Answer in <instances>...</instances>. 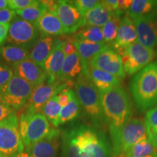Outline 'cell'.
I'll return each mask as SVG.
<instances>
[{
    "label": "cell",
    "instance_id": "obj_38",
    "mask_svg": "<svg viewBox=\"0 0 157 157\" xmlns=\"http://www.w3.org/2000/svg\"><path fill=\"white\" fill-rule=\"evenodd\" d=\"M16 17V12L8 7L0 10V24H10Z\"/></svg>",
    "mask_w": 157,
    "mask_h": 157
},
{
    "label": "cell",
    "instance_id": "obj_45",
    "mask_svg": "<svg viewBox=\"0 0 157 157\" xmlns=\"http://www.w3.org/2000/svg\"><path fill=\"white\" fill-rule=\"evenodd\" d=\"M10 157H31V156L29 153H27L25 151H23L22 152L17 153V154H15Z\"/></svg>",
    "mask_w": 157,
    "mask_h": 157
},
{
    "label": "cell",
    "instance_id": "obj_25",
    "mask_svg": "<svg viewBox=\"0 0 157 157\" xmlns=\"http://www.w3.org/2000/svg\"><path fill=\"white\" fill-rule=\"evenodd\" d=\"M113 14L101 4L84 15L86 25L103 27Z\"/></svg>",
    "mask_w": 157,
    "mask_h": 157
},
{
    "label": "cell",
    "instance_id": "obj_7",
    "mask_svg": "<svg viewBox=\"0 0 157 157\" xmlns=\"http://www.w3.org/2000/svg\"><path fill=\"white\" fill-rule=\"evenodd\" d=\"M25 151L16 113L0 122V157H10Z\"/></svg>",
    "mask_w": 157,
    "mask_h": 157
},
{
    "label": "cell",
    "instance_id": "obj_44",
    "mask_svg": "<svg viewBox=\"0 0 157 157\" xmlns=\"http://www.w3.org/2000/svg\"><path fill=\"white\" fill-rule=\"evenodd\" d=\"M148 138H149V140H151V142L152 143L153 146H154V148H155V149H156V153H157V132H155L151 137H148Z\"/></svg>",
    "mask_w": 157,
    "mask_h": 157
},
{
    "label": "cell",
    "instance_id": "obj_33",
    "mask_svg": "<svg viewBox=\"0 0 157 157\" xmlns=\"http://www.w3.org/2000/svg\"><path fill=\"white\" fill-rule=\"evenodd\" d=\"M144 121L148 137H151L157 132V104L147 111Z\"/></svg>",
    "mask_w": 157,
    "mask_h": 157
},
{
    "label": "cell",
    "instance_id": "obj_30",
    "mask_svg": "<svg viewBox=\"0 0 157 157\" xmlns=\"http://www.w3.org/2000/svg\"><path fill=\"white\" fill-rule=\"evenodd\" d=\"M157 154L156 149L148 137L141 139L133 146L126 154L119 157H146Z\"/></svg>",
    "mask_w": 157,
    "mask_h": 157
},
{
    "label": "cell",
    "instance_id": "obj_9",
    "mask_svg": "<svg viewBox=\"0 0 157 157\" xmlns=\"http://www.w3.org/2000/svg\"><path fill=\"white\" fill-rule=\"evenodd\" d=\"M34 89L31 84L14 74L5 86L0 87V101L18 111L25 106Z\"/></svg>",
    "mask_w": 157,
    "mask_h": 157
},
{
    "label": "cell",
    "instance_id": "obj_5",
    "mask_svg": "<svg viewBox=\"0 0 157 157\" xmlns=\"http://www.w3.org/2000/svg\"><path fill=\"white\" fill-rule=\"evenodd\" d=\"M109 131L113 157L125 154L135 143L148 137L145 121L141 119H130L119 128Z\"/></svg>",
    "mask_w": 157,
    "mask_h": 157
},
{
    "label": "cell",
    "instance_id": "obj_20",
    "mask_svg": "<svg viewBox=\"0 0 157 157\" xmlns=\"http://www.w3.org/2000/svg\"><path fill=\"white\" fill-rule=\"evenodd\" d=\"M88 76L101 94L119 87L121 83V78L93 67H90Z\"/></svg>",
    "mask_w": 157,
    "mask_h": 157
},
{
    "label": "cell",
    "instance_id": "obj_10",
    "mask_svg": "<svg viewBox=\"0 0 157 157\" xmlns=\"http://www.w3.org/2000/svg\"><path fill=\"white\" fill-rule=\"evenodd\" d=\"M39 36L36 25L17 16L10 24L6 42L30 51L38 40Z\"/></svg>",
    "mask_w": 157,
    "mask_h": 157
},
{
    "label": "cell",
    "instance_id": "obj_40",
    "mask_svg": "<svg viewBox=\"0 0 157 157\" xmlns=\"http://www.w3.org/2000/svg\"><path fill=\"white\" fill-rule=\"evenodd\" d=\"M63 51L66 56L77 52L73 39H66V40H63Z\"/></svg>",
    "mask_w": 157,
    "mask_h": 157
},
{
    "label": "cell",
    "instance_id": "obj_29",
    "mask_svg": "<svg viewBox=\"0 0 157 157\" xmlns=\"http://www.w3.org/2000/svg\"><path fill=\"white\" fill-rule=\"evenodd\" d=\"M74 41H87L93 43H105L104 41L103 31L101 27L85 25L82 27L74 35ZM106 44V43H105Z\"/></svg>",
    "mask_w": 157,
    "mask_h": 157
},
{
    "label": "cell",
    "instance_id": "obj_35",
    "mask_svg": "<svg viewBox=\"0 0 157 157\" xmlns=\"http://www.w3.org/2000/svg\"><path fill=\"white\" fill-rule=\"evenodd\" d=\"M14 75L12 68L0 59V87L5 86Z\"/></svg>",
    "mask_w": 157,
    "mask_h": 157
},
{
    "label": "cell",
    "instance_id": "obj_37",
    "mask_svg": "<svg viewBox=\"0 0 157 157\" xmlns=\"http://www.w3.org/2000/svg\"><path fill=\"white\" fill-rule=\"evenodd\" d=\"M35 0H7L8 8L14 11H19L32 5Z\"/></svg>",
    "mask_w": 157,
    "mask_h": 157
},
{
    "label": "cell",
    "instance_id": "obj_11",
    "mask_svg": "<svg viewBox=\"0 0 157 157\" xmlns=\"http://www.w3.org/2000/svg\"><path fill=\"white\" fill-rule=\"evenodd\" d=\"M72 84L74 82H63L60 79L52 81L48 77L42 84L34 87L24 108L35 113L41 112L43 106L55 95L65 88L71 87Z\"/></svg>",
    "mask_w": 157,
    "mask_h": 157
},
{
    "label": "cell",
    "instance_id": "obj_41",
    "mask_svg": "<svg viewBox=\"0 0 157 157\" xmlns=\"http://www.w3.org/2000/svg\"><path fill=\"white\" fill-rule=\"evenodd\" d=\"M101 4L112 14H118V0L101 1Z\"/></svg>",
    "mask_w": 157,
    "mask_h": 157
},
{
    "label": "cell",
    "instance_id": "obj_3",
    "mask_svg": "<svg viewBox=\"0 0 157 157\" xmlns=\"http://www.w3.org/2000/svg\"><path fill=\"white\" fill-rule=\"evenodd\" d=\"M130 93L137 109L144 112L157 104V62L137 73L130 82Z\"/></svg>",
    "mask_w": 157,
    "mask_h": 157
},
{
    "label": "cell",
    "instance_id": "obj_26",
    "mask_svg": "<svg viewBox=\"0 0 157 157\" xmlns=\"http://www.w3.org/2000/svg\"><path fill=\"white\" fill-rule=\"evenodd\" d=\"M156 12H157L156 0H134L126 13L134 21L138 17Z\"/></svg>",
    "mask_w": 157,
    "mask_h": 157
},
{
    "label": "cell",
    "instance_id": "obj_8",
    "mask_svg": "<svg viewBox=\"0 0 157 157\" xmlns=\"http://www.w3.org/2000/svg\"><path fill=\"white\" fill-rule=\"evenodd\" d=\"M121 56V61L125 74L135 75L151 63L156 57L155 51L136 42L118 52Z\"/></svg>",
    "mask_w": 157,
    "mask_h": 157
},
{
    "label": "cell",
    "instance_id": "obj_17",
    "mask_svg": "<svg viewBox=\"0 0 157 157\" xmlns=\"http://www.w3.org/2000/svg\"><path fill=\"white\" fill-rule=\"evenodd\" d=\"M137 41V34L135 21L128 15H124L121 19L117 37L112 42V46L116 51L119 52Z\"/></svg>",
    "mask_w": 157,
    "mask_h": 157
},
{
    "label": "cell",
    "instance_id": "obj_21",
    "mask_svg": "<svg viewBox=\"0 0 157 157\" xmlns=\"http://www.w3.org/2000/svg\"><path fill=\"white\" fill-rule=\"evenodd\" d=\"M74 42L82 63V66H83L82 73L88 76L92 61L95 57L103 50L106 44L105 43L98 44V43L90 42L87 41H74Z\"/></svg>",
    "mask_w": 157,
    "mask_h": 157
},
{
    "label": "cell",
    "instance_id": "obj_13",
    "mask_svg": "<svg viewBox=\"0 0 157 157\" xmlns=\"http://www.w3.org/2000/svg\"><path fill=\"white\" fill-rule=\"evenodd\" d=\"M90 67L103 70L120 78L125 77L121 56L107 44L95 57Z\"/></svg>",
    "mask_w": 157,
    "mask_h": 157
},
{
    "label": "cell",
    "instance_id": "obj_2",
    "mask_svg": "<svg viewBox=\"0 0 157 157\" xmlns=\"http://www.w3.org/2000/svg\"><path fill=\"white\" fill-rule=\"evenodd\" d=\"M101 98L103 117L109 124V130L119 128L132 119V104L123 86L101 93Z\"/></svg>",
    "mask_w": 157,
    "mask_h": 157
},
{
    "label": "cell",
    "instance_id": "obj_6",
    "mask_svg": "<svg viewBox=\"0 0 157 157\" xmlns=\"http://www.w3.org/2000/svg\"><path fill=\"white\" fill-rule=\"evenodd\" d=\"M19 129L25 151L48 135L52 127L42 113L24 108L20 116Z\"/></svg>",
    "mask_w": 157,
    "mask_h": 157
},
{
    "label": "cell",
    "instance_id": "obj_34",
    "mask_svg": "<svg viewBox=\"0 0 157 157\" xmlns=\"http://www.w3.org/2000/svg\"><path fill=\"white\" fill-rule=\"evenodd\" d=\"M73 2L80 13L82 15H84L88 11L91 10L96 6L101 4V1H98V0H76L73 1Z\"/></svg>",
    "mask_w": 157,
    "mask_h": 157
},
{
    "label": "cell",
    "instance_id": "obj_15",
    "mask_svg": "<svg viewBox=\"0 0 157 157\" xmlns=\"http://www.w3.org/2000/svg\"><path fill=\"white\" fill-rule=\"evenodd\" d=\"M60 142V132L54 127L42 140L28 150H25V151L29 153L31 157H58Z\"/></svg>",
    "mask_w": 157,
    "mask_h": 157
},
{
    "label": "cell",
    "instance_id": "obj_23",
    "mask_svg": "<svg viewBox=\"0 0 157 157\" xmlns=\"http://www.w3.org/2000/svg\"><path fill=\"white\" fill-rule=\"evenodd\" d=\"M83 71V66L78 52L66 56L59 79L63 82H74Z\"/></svg>",
    "mask_w": 157,
    "mask_h": 157
},
{
    "label": "cell",
    "instance_id": "obj_22",
    "mask_svg": "<svg viewBox=\"0 0 157 157\" xmlns=\"http://www.w3.org/2000/svg\"><path fill=\"white\" fill-rule=\"evenodd\" d=\"M56 39L53 36L41 34L38 40L30 50L29 58L43 68L44 64L54 48Z\"/></svg>",
    "mask_w": 157,
    "mask_h": 157
},
{
    "label": "cell",
    "instance_id": "obj_43",
    "mask_svg": "<svg viewBox=\"0 0 157 157\" xmlns=\"http://www.w3.org/2000/svg\"><path fill=\"white\" fill-rule=\"evenodd\" d=\"M10 24H0V47L2 46L3 43L7 39Z\"/></svg>",
    "mask_w": 157,
    "mask_h": 157
},
{
    "label": "cell",
    "instance_id": "obj_36",
    "mask_svg": "<svg viewBox=\"0 0 157 157\" xmlns=\"http://www.w3.org/2000/svg\"><path fill=\"white\" fill-rule=\"evenodd\" d=\"M74 90L71 87H66L59 92L58 93H57L58 101L61 107H64L68 105V103L71 101V95L74 93Z\"/></svg>",
    "mask_w": 157,
    "mask_h": 157
},
{
    "label": "cell",
    "instance_id": "obj_46",
    "mask_svg": "<svg viewBox=\"0 0 157 157\" xmlns=\"http://www.w3.org/2000/svg\"><path fill=\"white\" fill-rule=\"evenodd\" d=\"M8 7L7 0H0V10H3Z\"/></svg>",
    "mask_w": 157,
    "mask_h": 157
},
{
    "label": "cell",
    "instance_id": "obj_18",
    "mask_svg": "<svg viewBox=\"0 0 157 157\" xmlns=\"http://www.w3.org/2000/svg\"><path fill=\"white\" fill-rule=\"evenodd\" d=\"M65 58L66 55L63 51V40L56 39L54 48L43 67V69L48 74V78L52 81L59 79Z\"/></svg>",
    "mask_w": 157,
    "mask_h": 157
},
{
    "label": "cell",
    "instance_id": "obj_32",
    "mask_svg": "<svg viewBox=\"0 0 157 157\" xmlns=\"http://www.w3.org/2000/svg\"><path fill=\"white\" fill-rule=\"evenodd\" d=\"M121 19V16L119 14H113L105 25L102 27L104 41L105 43L113 42L115 40Z\"/></svg>",
    "mask_w": 157,
    "mask_h": 157
},
{
    "label": "cell",
    "instance_id": "obj_28",
    "mask_svg": "<svg viewBox=\"0 0 157 157\" xmlns=\"http://www.w3.org/2000/svg\"><path fill=\"white\" fill-rule=\"evenodd\" d=\"M48 10H49V7L44 1L35 0L32 5L29 6L26 8L22 10L16 11V15L27 22L35 24L41 16Z\"/></svg>",
    "mask_w": 157,
    "mask_h": 157
},
{
    "label": "cell",
    "instance_id": "obj_42",
    "mask_svg": "<svg viewBox=\"0 0 157 157\" xmlns=\"http://www.w3.org/2000/svg\"><path fill=\"white\" fill-rule=\"evenodd\" d=\"M132 0H118V14L121 15L127 13L132 5Z\"/></svg>",
    "mask_w": 157,
    "mask_h": 157
},
{
    "label": "cell",
    "instance_id": "obj_31",
    "mask_svg": "<svg viewBox=\"0 0 157 157\" xmlns=\"http://www.w3.org/2000/svg\"><path fill=\"white\" fill-rule=\"evenodd\" d=\"M61 109L62 107L58 101L56 94L43 106L41 113L46 117L50 124L55 127Z\"/></svg>",
    "mask_w": 157,
    "mask_h": 157
},
{
    "label": "cell",
    "instance_id": "obj_1",
    "mask_svg": "<svg viewBox=\"0 0 157 157\" xmlns=\"http://www.w3.org/2000/svg\"><path fill=\"white\" fill-rule=\"evenodd\" d=\"M61 157H113L112 146L103 132L76 124L61 134Z\"/></svg>",
    "mask_w": 157,
    "mask_h": 157
},
{
    "label": "cell",
    "instance_id": "obj_27",
    "mask_svg": "<svg viewBox=\"0 0 157 157\" xmlns=\"http://www.w3.org/2000/svg\"><path fill=\"white\" fill-rule=\"evenodd\" d=\"M80 111L81 109H80L79 101H78L75 91H74L71 95V101L68 105L62 107L55 128L76 119L80 114Z\"/></svg>",
    "mask_w": 157,
    "mask_h": 157
},
{
    "label": "cell",
    "instance_id": "obj_14",
    "mask_svg": "<svg viewBox=\"0 0 157 157\" xmlns=\"http://www.w3.org/2000/svg\"><path fill=\"white\" fill-rule=\"evenodd\" d=\"M136 25L137 42L153 49L157 45V12L134 20Z\"/></svg>",
    "mask_w": 157,
    "mask_h": 157
},
{
    "label": "cell",
    "instance_id": "obj_24",
    "mask_svg": "<svg viewBox=\"0 0 157 157\" xmlns=\"http://www.w3.org/2000/svg\"><path fill=\"white\" fill-rule=\"evenodd\" d=\"M29 50L15 45L7 44L0 47V59L11 68L29 58Z\"/></svg>",
    "mask_w": 157,
    "mask_h": 157
},
{
    "label": "cell",
    "instance_id": "obj_19",
    "mask_svg": "<svg viewBox=\"0 0 157 157\" xmlns=\"http://www.w3.org/2000/svg\"><path fill=\"white\" fill-rule=\"evenodd\" d=\"M41 34L45 36H60L66 34V31L54 10H48L34 24Z\"/></svg>",
    "mask_w": 157,
    "mask_h": 157
},
{
    "label": "cell",
    "instance_id": "obj_47",
    "mask_svg": "<svg viewBox=\"0 0 157 157\" xmlns=\"http://www.w3.org/2000/svg\"><path fill=\"white\" fill-rule=\"evenodd\" d=\"M146 157H157V154H154V155H150V156H147Z\"/></svg>",
    "mask_w": 157,
    "mask_h": 157
},
{
    "label": "cell",
    "instance_id": "obj_4",
    "mask_svg": "<svg viewBox=\"0 0 157 157\" xmlns=\"http://www.w3.org/2000/svg\"><path fill=\"white\" fill-rule=\"evenodd\" d=\"M75 93L87 117L95 124L105 122L101 105V93L89 76L82 73L74 82Z\"/></svg>",
    "mask_w": 157,
    "mask_h": 157
},
{
    "label": "cell",
    "instance_id": "obj_12",
    "mask_svg": "<svg viewBox=\"0 0 157 157\" xmlns=\"http://www.w3.org/2000/svg\"><path fill=\"white\" fill-rule=\"evenodd\" d=\"M56 12L66 34L75 33L86 25L84 15L73 1H58Z\"/></svg>",
    "mask_w": 157,
    "mask_h": 157
},
{
    "label": "cell",
    "instance_id": "obj_16",
    "mask_svg": "<svg viewBox=\"0 0 157 157\" xmlns=\"http://www.w3.org/2000/svg\"><path fill=\"white\" fill-rule=\"evenodd\" d=\"M12 69L15 75L29 82L34 87L42 84L48 78L45 71L30 58L25 59L18 64L15 65L12 67Z\"/></svg>",
    "mask_w": 157,
    "mask_h": 157
},
{
    "label": "cell",
    "instance_id": "obj_39",
    "mask_svg": "<svg viewBox=\"0 0 157 157\" xmlns=\"http://www.w3.org/2000/svg\"><path fill=\"white\" fill-rule=\"evenodd\" d=\"M15 112V111L9 105L0 101V122L8 118Z\"/></svg>",
    "mask_w": 157,
    "mask_h": 157
}]
</instances>
